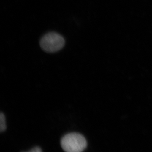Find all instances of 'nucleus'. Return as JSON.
<instances>
[{
	"label": "nucleus",
	"instance_id": "nucleus-3",
	"mask_svg": "<svg viewBox=\"0 0 152 152\" xmlns=\"http://www.w3.org/2000/svg\"><path fill=\"white\" fill-rule=\"evenodd\" d=\"M7 129L6 126V117L4 114L1 112L0 114V132H3Z\"/></svg>",
	"mask_w": 152,
	"mask_h": 152
},
{
	"label": "nucleus",
	"instance_id": "nucleus-1",
	"mask_svg": "<svg viewBox=\"0 0 152 152\" xmlns=\"http://www.w3.org/2000/svg\"><path fill=\"white\" fill-rule=\"evenodd\" d=\"M61 145L63 150L66 152H81L87 148V142L82 134L72 132L62 137Z\"/></svg>",
	"mask_w": 152,
	"mask_h": 152
},
{
	"label": "nucleus",
	"instance_id": "nucleus-2",
	"mask_svg": "<svg viewBox=\"0 0 152 152\" xmlns=\"http://www.w3.org/2000/svg\"><path fill=\"white\" fill-rule=\"evenodd\" d=\"M65 40L63 36L55 32L46 34L40 40V47L48 53L60 50L65 46Z\"/></svg>",
	"mask_w": 152,
	"mask_h": 152
},
{
	"label": "nucleus",
	"instance_id": "nucleus-4",
	"mask_svg": "<svg viewBox=\"0 0 152 152\" xmlns=\"http://www.w3.org/2000/svg\"><path fill=\"white\" fill-rule=\"evenodd\" d=\"M27 152H42V150L39 147H35L32 149L30 150L29 151H27Z\"/></svg>",
	"mask_w": 152,
	"mask_h": 152
}]
</instances>
